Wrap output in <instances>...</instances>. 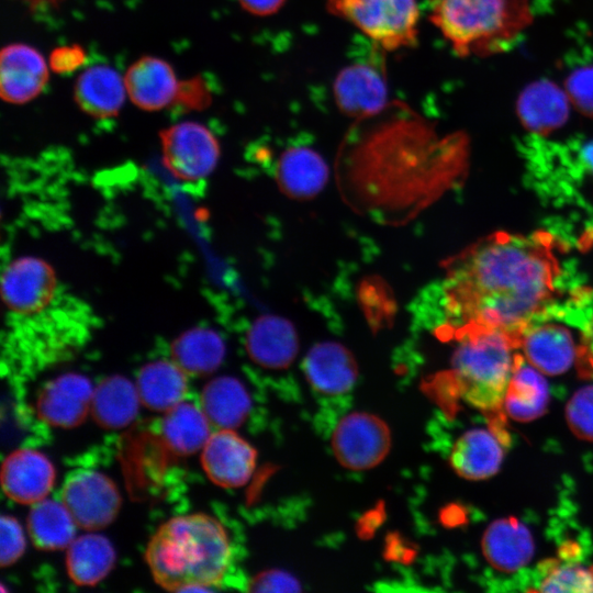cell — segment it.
I'll return each mask as SVG.
<instances>
[{
  "mask_svg": "<svg viewBox=\"0 0 593 593\" xmlns=\"http://www.w3.org/2000/svg\"><path fill=\"white\" fill-rule=\"evenodd\" d=\"M248 590L253 592H298L300 583L290 573L273 569L253 578Z\"/></svg>",
  "mask_w": 593,
  "mask_h": 593,
  "instance_id": "74e56055",
  "label": "cell"
},
{
  "mask_svg": "<svg viewBox=\"0 0 593 593\" xmlns=\"http://www.w3.org/2000/svg\"><path fill=\"white\" fill-rule=\"evenodd\" d=\"M245 348L255 363L268 369H284L298 355L299 337L290 321L265 314L249 326Z\"/></svg>",
  "mask_w": 593,
  "mask_h": 593,
  "instance_id": "e0dca14e",
  "label": "cell"
},
{
  "mask_svg": "<svg viewBox=\"0 0 593 593\" xmlns=\"http://www.w3.org/2000/svg\"><path fill=\"white\" fill-rule=\"evenodd\" d=\"M94 388L80 373L67 372L44 384L36 400V412L48 425L70 428L80 425L91 409Z\"/></svg>",
  "mask_w": 593,
  "mask_h": 593,
  "instance_id": "4fadbf2b",
  "label": "cell"
},
{
  "mask_svg": "<svg viewBox=\"0 0 593 593\" xmlns=\"http://www.w3.org/2000/svg\"><path fill=\"white\" fill-rule=\"evenodd\" d=\"M430 22L460 57L513 47L533 22L530 0H427Z\"/></svg>",
  "mask_w": 593,
  "mask_h": 593,
  "instance_id": "3957f363",
  "label": "cell"
},
{
  "mask_svg": "<svg viewBox=\"0 0 593 593\" xmlns=\"http://www.w3.org/2000/svg\"><path fill=\"white\" fill-rule=\"evenodd\" d=\"M57 284L56 271L49 262L35 256H22L3 269L1 298L12 313L31 316L52 303Z\"/></svg>",
  "mask_w": 593,
  "mask_h": 593,
  "instance_id": "ba28073f",
  "label": "cell"
},
{
  "mask_svg": "<svg viewBox=\"0 0 593 593\" xmlns=\"http://www.w3.org/2000/svg\"><path fill=\"white\" fill-rule=\"evenodd\" d=\"M540 371L515 356L513 372L504 398L506 416L519 422L532 421L544 414L547 407L548 384Z\"/></svg>",
  "mask_w": 593,
  "mask_h": 593,
  "instance_id": "83f0119b",
  "label": "cell"
},
{
  "mask_svg": "<svg viewBox=\"0 0 593 593\" xmlns=\"http://www.w3.org/2000/svg\"><path fill=\"white\" fill-rule=\"evenodd\" d=\"M302 367L310 385L326 395L349 392L359 373L351 351L335 342L314 345L306 354Z\"/></svg>",
  "mask_w": 593,
  "mask_h": 593,
  "instance_id": "ac0fdd59",
  "label": "cell"
},
{
  "mask_svg": "<svg viewBox=\"0 0 593 593\" xmlns=\"http://www.w3.org/2000/svg\"><path fill=\"white\" fill-rule=\"evenodd\" d=\"M127 97L144 111H159L176 102L180 81L163 58L143 56L124 75Z\"/></svg>",
  "mask_w": 593,
  "mask_h": 593,
  "instance_id": "2e32d148",
  "label": "cell"
},
{
  "mask_svg": "<svg viewBox=\"0 0 593 593\" xmlns=\"http://www.w3.org/2000/svg\"><path fill=\"white\" fill-rule=\"evenodd\" d=\"M211 425L201 407L182 401L165 412L161 437L174 454L189 456L202 450L212 434Z\"/></svg>",
  "mask_w": 593,
  "mask_h": 593,
  "instance_id": "f546056e",
  "label": "cell"
},
{
  "mask_svg": "<svg viewBox=\"0 0 593 593\" xmlns=\"http://www.w3.org/2000/svg\"><path fill=\"white\" fill-rule=\"evenodd\" d=\"M255 448L234 429L220 428L202 448L201 463L208 478L222 488H239L256 468Z\"/></svg>",
  "mask_w": 593,
  "mask_h": 593,
  "instance_id": "8fae6325",
  "label": "cell"
},
{
  "mask_svg": "<svg viewBox=\"0 0 593 593\" xmlns=\"http://www.w3.org/2000/svg\"><path fill=\"white\" fill-rule=\"evenodd\" d=\"M360 301L362 307L370 321L378 324L392 316L394 303L388 288L379 280H368L360 288Z\"/></svg>",
  "mask_w": 593,
  "mask_h": 593,
  "instance_id": "d590c367",
  "label": "cell"
},
{
  "mask_svg": "<svg viewBox=\"0 0 593 593\" xmlns=\"http://www.w3.org/2000/svg\"><path fill=\"white\" fill-rule=\"evenodd\" d=\"M528 145L526 158L540 180L549 183L571 177L593 183V138L561 144L535 138Z\"/></svg>",
  "mask_w": 593,
  "mask_h": 593,
  "instance_id": "5bb4252c",
  "label": "cell"
},
{
  "mask_svg": "<svg viewBox=\"0 0 593 593\" xmlns=\"http://www.w3.org/2000/svg\"><path fill=\"white\" fill-rule=\"evenodd\" d=\"M126 96L124 78L108 65L86 68L74 86L76 104L82 112L96 119L116 116Z\"/></svg>",
  "mask_w": 593,
  "mask_h": 593,
  "instance_id": "44dd1931",
  "label": "cell"
},
{
  "mask_svg": "<svg viewBox=\"0 0 593 593\" xmlns=\"http://www.w3.org/2000/svg\"><path fill=\"white\" fill-rule=\"evenodd\" d=\"M558 248L547 232H496L449 259L444 331L452 337L467 328L494 329L518 348L525 329L542 318L556 299Z\"/></svg>",
  "mask_w": 593,
  "mask_h": 593,
  "instance_id": "6da1fadb",
  "label": "cell"
},
{
  "mask_svg": "<svg viewBox=\"0 0 593 593\" xmlns=\"http://www.w3.org/2000/svg\"><path fill=\"white\" fill-rule=\"evenodd\" d=\"M0 538V563L8 567L16 562L25 551L23 529L13 516H1Z\"/></svg>",
  "mask_w": 593,
  "mask_h": 593,
  "instance_id": "8d00e7d4",
  "label": "cell"
},
{
  "mask_svg": "<svg viewBox=\"0 0 593 593\" xmlns=\"http://www.w3.org/2000/svg\"><path fill=\"white\" fill-rule=\"evenodd\" d=\"M379 57L346 65L335 77L334 101L345 115L369 119L387 109V75Z\"/></svg>",
  "mask_w": 593,
  "mask_h": 593,
  "instance_id": "30bf717a",
  "label": "cell"
},
{
  "mask_svg": "<svg viewBox=\"0 0 593 593\" xmlns=\"http://www.w3.org/2000/svg\"><path fill=\"white\" fill-rule=\"evenodd\" d=\"M570 100L564 89L548 79L527 85L516 101L523 126L536 136L560 128L569 119Z\"/></svg>",
  "mask_w": 593,
  "mask_h": 593,
  "instance_id": "ffe728a7",
  "label": "cell"
},
{
  "mask_svg": "<svg viewBox=\"0 0 593 593\" xmlns=\"http://www.w3.org/2000/svg\"><path fill=\"white\" fill-rule=\"evenodd\" d=\"M211 102V92L206 83L200 77H194L180 81L177 99L179 103L188 109L202 110Z\"/></svg>",
  "mask_w": 593,
  "mask_h": 593,
  "instance_id": "f35d334b",
  "label": "cell"
},
{
  "mask_svg": "<svg viewBox=\"0 0 593 593\" xmlns=\"http://www.w3.org/2000/svg\"><path fill=\"white\" fill-rule=\"evenodd\" d=\"M61 502L78 527L99 530L110 525L121 507V495L114 482L93 470H78L65 481Z\"/></svg>",
  "mask_w": 593,
  "mask_h": 593,
  "instance_id": "9c48e42d",
  "label": "cell"
},
{
  "mask_svg": "<svg viewBox=\"0 0 593 593\" xmlns=\"http://www.w3.org/2000/svg\"><path fill=\"white\" fill-rule=\"evenodd\" d=\"M32 3L57 4L60 0H30Z\"/></svg>",
  "mask_w": 593,
  "mask_h": 593,
  "instance_id": "7bdbcfd3",
  "label": "cell"
},
{
  "mask_svg": "<svg viewBox=\"0 0 593 593\" xmlns=\"http://www.w3.org/2000/svg\"><path fill=\"white\" fill-rule=\"evenodd\" d=\"M574 544L564 546L560 557L549 559L540 566L536 592H593V564L577 561L579 548Z\"/></svg>",
  "mask_w": 593,
  "mask_h": 593,
  "instance_id": "d6a6232c",
  "label": "cell"
},
{
  "mask_svg": "<svg viewBox=\"0 0 593 593\" xmlns=\"http://www.w3.org/2000/svg\"><path fill=\"white\" fill-rule=\"evenodd\" d=\"M141 400L135 383L120 374L104 378L94 388L90 413L104 428H122L137 415Z\"/></svg>",
  "mask_w": 593,
  "mask_h": 593,
  "instance_id": "4316f807",
  "label": "cell"
},
{
  "mask_svg": "<svg viewBox=\"0 0 593 593\" xmlns=\"http://www.w3.org/2000/svg\"><path fill=\"white\" fill-rule=\"evenodd\" d=\"M115 562V550L108 538L89 533L72 540L67 548L66 569L77 585H94L104 579Z\"/></svg>",
  "mask_w": 593,
  "mask_h": 593,
  "instance_id": "4dcf8cb0",
  "label": "cell"
},
{
  "mask_svg": "<svg viewBox=\"0 0 593 593\" xmlns=\"http://www.w3.org/2000/svg\"><path fill=\"white\" fill-rule=\"evenodd\" d=\"M86 61V52L79 45H66L52 51L48 59L49 68L56 74H68Z\"/></svg>",
  "mask_w": 593,
  "mask_h": 593,
  "instance_id": "ab89813d",
  "label": "cell"
},
{
  "mask_svg": "<svg viewBox=\"0 0 593 593\" xmlns=\"http://www.w3.org/2000/svg\"><path fill=\"white\" fill-rule=\"evenodd\" d=\"M200 407L213 426L234 429L246 419L250 399L239 380L221 376L203 387Z\"/></svg>",
  "mask_w": 593,
  "mask_h": 593,
  "instance_id": "f1b7e54d",
  "label": "cell"
},
{
  "mask_svg": "<svg viewBox=\"0 0 593 593\" xmlns=\"http://www.w3.org/2000/svg\"><path fill=\"white\" fill-rule=\"evenodd\" d=\"M519 347L527 361L546 374L567 371L577 356L571 333L557 324L530 325L523 333Z\"/></svg>",
  "mask_w": 593,
  "mask_h": 593,
  "instance_id": "603a6c76",
  "label": "cell"
},
{
  "mask_svg": "<svg viewBox=\"0 0 593 593\" xmlns=\"http://www.w3.org/2000/svg\"><path fill=\"white\" fill-rule=\"evenodd\" d=\"M575 363L581 377L593 379V314L583 324Z\"/></svg>",
  "mask_w": 593,
  "mask_h": 593,
  "instance_id": "60d3db41",
  "label": "cell"
},
{
  "mask_svg": "<svg viewBox=\"0 0 593 593\" xmlns=\"http://www.w3.org/2000/svg\"><path fill=\"white\" fill-rule=\"evenodd\" d=\"M328 12L361 31L376 47L394 52L417 42L416 0H325Z\"/></svg>",
  "mask_w": 593,
  "mask_h": 593,
  "instance_id": "5b68a950",
  "label": "cell"
},
{
  "mask_svg": "<svg viewBox=\"0 0 593 593\" xmlns=\"http://www.w3.org/2000/svg\"><path fill=\"white\" fill-rule=\"evenodd\" d=\"M566 414L573 434L593 440V385L584 387L573 394Z\"/></svg>",
  "mask_w": 593,
  "mask_h": 593,
  "instance_id": "e575fe53",
  "label": "cell"
},
{
  "mask_svg": "<svg viewBox=\"0 0 593 593\" xmlns=\"http://www.w3.org/2000/svg\"><path fill=\"white\" fill-rule=\"evenodd\" d=\"M48 63L33 46L24 43L5 45L0 53V96L12 104L35 99L48 81Z\"/></svg>",
  "mask_w": 593,
  "mask_h": 593,
  "instance_id": "7c38bea8",
  "label": "cell"
},
{
  "mask_svg": "<svg viewBox=\"0 0 593 593\" xmlns=\"http://www.w3.org/2000/svg\"><path fill=\"white\" fill-rule=\"evenodd\" d=\"M564 90L580 113L593 118V64L579 66L569 72Z\"/></svg>",
  "mask_w": 593,
  "mask_h": 593,
  "instance_id": "836d02e7",
  "label": "cell"
},
{
  "mask_svg": "<svg viewBox=\"0 0 593 593\" xmlns=\"http://www.w3.org/2000/svg\"><path fill=\"white\" fill-rule=\"evenodd\" d=\"M163 164L172 177L193 182L209 177L217 166L221 148L204 124L183 121L159 132Z\"/></svg>",
  "mask_w": 593,
  "mask_h": 593,
  "instance_id": "8992f818",
  "label": "cell"
},
{
  "mask_svg": "<svg viewBox=\"0 0 593 593\" xmlns=\"http://www.w3.org/2000/svg\"><path fill=\"white\" fill-rule=\"evenodd\" d=\"M232 551L219 521L206 514L176 516L148 541L145 560L155 582L167 591H210L228 571Z\"/></svg>",
  "mask_w": 593,
  "mask_h": 593,
  "instance_id": "7a4b0ae2",
  "label": "cell"
},
{
  "mask_svg": "<svg viewBox=\"0 0 593 593\" xmlns=\"http://www.w3.org/2000/svg\"><path fill=\"white\" fill-rule=\"evenodd\" d=\"M452 337L459 342L450 371L457 391L467 403L483 412L490 427L508 434L503 405L517 346L494 329L467 328Z\"/></svg>",
  "mask_w": 593,
  "mask_h": 593,
  "instance_id": "277c9868",
  "label": "cell"
},
{
  "mask_svg": "<svg viewBox=\"0 0 593 593\" xmlns=\"http://www.w3.org/2000/svg\"><path fill=\"white\" fill-rule=\"evenodd\" d=\"M135 384L145 407L167 412L184 400L188 374L172 360H155L141 368Z\"/></svg>",
  "mask_w": 593,
  "mask_h": 593,
  "instance_id": "d4e9b609",
  "label": "cell"
},
{
  "mask_svg": "<svg viewBox=\"0 0 593 593\" xmlns=\"http://www.w3.org/2000/svg\"><path fill=\"white\" fill-rule=\"evenodd\" d=\"M336 460L346 469L369 470L388 456L392 437L388 424L368 412H353L336 425L331 439Z\"/></svg>",
  "mask_w": 593,
  "mask_h": 593,
  "instance_id": "52a82bcc",
  "label": "cell"
},
{
  "mask_svg": "<svg viewBox=\"0 0 593 593\" xmlns=\"http://www.w3.org/2000/svg\"><path fill=\"white\" fill-rule=\"evenodd\" d=\"M77 524L63 502L44 499L32 505L27 530L33 545L42 550H61L76 538Z\"/></svg>",
  "mask_w": 593,
  "mask_h": 593,
  "instance_id": "1f68e13d",
  "label": "cell"
},
{
  "mask_svg": "<svg viewBox=\"0 0 593 593\" xmlns=\"http://www.w3.org/2000/svg\"><path fill=\"white\" fill-rule=\"evenodd\" d=\"M482 549L490 564L513 572L529 562L534 542L526 526L511 517L496 521L486 528Z\"/></svg>",
  "mask_w": 593,
  "mask_h": 593,
  "instance_id": "cb8c5ba5",
  "label": "cell"
},
{
  "mask_svg": "<svg viewBox=\"0 0 593 593\" xmlns=\"http://www.w3.org/2000/svg\"><path fill=\"white\" fill-rule=\"evenodd\" d=\"M225 351L222 336L209 327L187 329L170 345L171 360L193 377L214 372L223 362Z\"/></svg>",
  "mask_w": 593,
  "mask_h": 593,
  "instance_id": "484cf974",
  "label": "cell"
},
{
  "mask_svg": "<svg viewBox=\"0 0 593 593\" xmlns=\"http://www.w3.org/2000/svg\"><path fill=\"white\" fill-rule=\"evenodd\" d=\"M240 7L258 16L271 15L280 10L286 0H237Z\"/></svg>",
  "mask_w": 593,
  "mask_h": 593,
  "instance_id": "b9f144b4",
  "label": "cell"
},
{
  "mask_svg": "<svg viewBox=\"0 0 593 593\" xmlns=\"http://www.w3.org/2000/svg\"><path fill=\"white\" fill-rule=\"evenodd\" d=\"M510 435L492 427L474 428L455 443L449 461L458 475L468 480L492 477L500 468Z\"/></svg>",
  "mask_w": 593,
  "mask_h": 593,
  "instance_id": "d6986e66",
  "label": "cell"
},
{
  "mask_svg": "<svg viewBox=\"0 0 593 593\" xmlns=\"http://www.w3.org/2000/svg\"><path fill=\"white\" fill-rule=\"evenodd\" d=\"M276 180L289 198L307 200L318 194L328 180V167L323 157L306 146L287 148L276 166Z\"/></svg>",
  "mask_w": 593,
  "mask_h": 593,
  "instance_id": "7402d4cb",
  "label": "cell"
},
{
  "mask_svg": "<svg viewBox=\"0 0 593 593\" xmlns=\"http://www.w3.org/2000/svg\"><path fill=\"white\" fill-rule=\"evenodd\" d=\"M55 481L49 459L33 449H19L5 457L1 466V485L12 501L33 505L46 497Z\"/></svg>",
  "mask_w": 593,
  "mask_h": 593,
  "instance_id": "9a60e30c",
  "label": "cell"
}]
</instances>
